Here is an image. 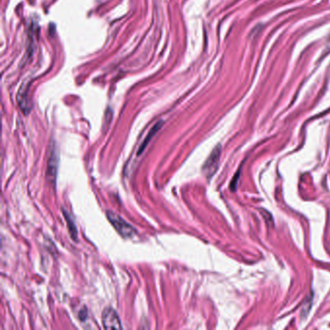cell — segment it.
<instances>
[{
    "label": "cell",
    "instance_id": "277c9868",
    "mask_svg": "<svg viewBox=\"0 0 330 330\" xmlns=\"http://www.w3.org/2000/svg\"><path fill=\"white\" fill-rule=\"evenodd\" d=\"M163 123H164L163 121H159V122H157V123L155 124L154 126L152 127V129L149 131V133L147 135V137L145 138V141L143 142V144H142L141 146H140V148H139V150H138V155H141L143 153V151L145 150V147H146L147 145L149 144L150 140H151V139L154 137L155 135H156V133L160 130V128L162 127Z\"/></svg>",
    "mask_w": 330,
    "mask_h": 330
},
{
    "label": "cell",
    "instance_id": "7a4b0ae2",
    "mask_svg": "<svg viewBox=\"0 0 330 330\" xmlns=\"http://www.w3.org/2000/svg\"><path fill=\"white\" fill-rule=\"evenodd\" d=\"M221 145H217L216 147L212 150L211 154L207 158V162L204 165V173L207 176V178H211L214 176L218 170L219 166V161H220V156H221Z\"/></svg>",
    "mask_w": 330,
    "mask_h": 330
},
{
    "label": "cell",
    "instance_id": "3957f363",
    "mask_svg": "<svg viewBox=\"0 0 330 330\" xmlns=\"http://www.w3.org/2000/svg\"><path fill=\"white\" fill-rule=\"evenodd\" d=\"M102 322L106 329H121L122 325L120 323L117 313L113 308H106L102 315Z\"/></svg>",
    "mask_w": 330,
    "mask_h": 330
},
{
    "label": "cell",
    "instance_id": "6da1fadb",
    "mask_svg": "<svg viewBox=\"0 0 330 330\" xmlns=\"http://www.w3.org/2000/svg\"><path fill=\"white\" fill-rule=\"evenodd\" d=\"M107 217L116 232L125 238H132L136 235L134 227L113 211H107Z\"/></svg>",
    "mask_w": 330,
    "mask_h": 330
},
{
    "label": "cell",
    "instance_id": "5b68a950",
    "mask_svg": "<svg viewBox=\"0 0 330 330\" xmlns=\"http://www.w3.org/2000/svg\"><path fill=\"white\" fill-rule=\"evenodd\" d=\"M64 216L66 218V221H67V225L69 227V232H70V235L72 237L74 240H77V237H78V230H77V227H76V225L73 221L72 217L67 213L66 211H64Z\"/></svg>",
    "mask_w": 330,
    "mask_h": 330
},
{
    "label": "cell",
    "instance_id": "52a82bcc",
    "mask_svg": "<svg viewBox=\"0 0 330 330\" xmlns=\"http://www.w3.org/2000/svg\"><path fill=\"white\" fill-rule=\"evenodd\" d=\"M329 43H330V38H329Z\"/></svg>",
    "mask_w": 330,
    "mask_h": 330
},
{
    "label": "cell",
    "instance_id": "8992f818",
    "mask_svg": "<svg viewBox=\"0 0 330 330\" xmlns=\"http://www.w3.org/2000/svg\"><path fill=\"white\" fill-rule=\"evenodd\" d=\"M55 154L52 153V158L50 159L49 161V166H48V176L49 177H52V181L54 180L55 178V175H56V162H57V159L54 157Z\"/></svg>",
    "mask_w": 330,
    "mask_h": 330
}]
</instances>
